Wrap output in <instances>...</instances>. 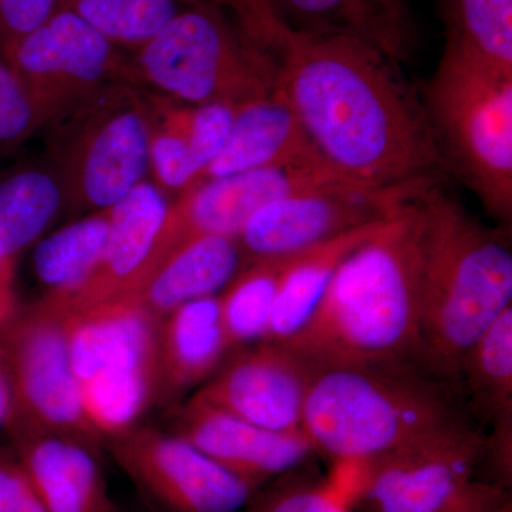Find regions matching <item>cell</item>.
<instances>
[{
	"label": "cell",
	"mask_w": 512,
	"mask_h": 512,
	"mask_svg": "<svg viewBox=\"0 0 512 512\" xmlns=\"http://www.w3.org/2000/svg\"><path fill=\"white\" fill-rule=\"evenodd\" d=\"M146 89L188 106L241 107L275 90L278 57L248 39L212 0H198L134 52Z\"/></svg>",
	"instance_id": "cell-7"
},
{
	"label": "cell",
	"mask_w": 512,
	"mask_h": 512,
	"mask_svg": "<svg viewBox=\"0 0 512 512\" xmlns=\"http://www.w3.org/2000/svg\"><path fill=\"white\" fill-rule=\"evenodd\" d=\"M232 352L218 296L175 309L158 328L156 400L177 402L192 387L207 383Z\"/></svg>",
	"instance_id": "cell-18"
},
{
	"label": "cell",
	"mask_w": 512,
	"mask_h": 512,
	"mask_svg": "<svg viewBox=\"0 0 512 512\" xmlns=\"http://www.w3.org/2000/svg\"><path fill=\"white\" fill-rule=\"evenodd\" d=\"M198 0H60L114 45L137 52Z\"/></svg>",
	"instance_id": "cell-29"
},
{
	"label": "cell",
	"mask_w": 512,
	"mask_h": 512,
	"mask_svg": "<svg viewBox=\"0 0 512 512\" xmlns=\"http://www.w3.org/2000/svg\"><path fill=\"white\" fill-rule=\"evenodd\" d=\"M446 171L504 224L512 218V73L444 47L423 99Z\"/></svg>",
	"instance_id": "cell-5"
},
{
	"label": "cell",
	"mask_w": 512,
	"mask_h": 512,
	"mask_svg": "<svg viewBox=\"0 0 512 512\" xmlns=\"http://www.w3.org/2000/svg\"><path fill=\"white\" fill-rule=\"evenodd\" d=\"M19 309L15 289V259L0 255V333L18 315Z\"/></svg>",
	"instance_id": "cell-38"
},
{
	"label": "cell",
	"mask_w": 512,
	"mask_h": 512,
	"mask_svg": "<svg viewBox=\"0 0 512 512\" xmlns=\"http://www.w3.org/2000/svg\"><path fill=\"white\" fill-rule=\"evenodd\" d=\"M158 338L128 350L80 383L84 416L101 441L137 426L157 396Z\"/></svg>",
	"instance_id": "cell-22"
},
{
	"label": "cell",
	"mask_w": 512,
	"mask_h": 512,
	"mask_svg": "<svg viewBox=\"0 0 512 512\" xmlns=\"http://www.w3.org/2000/svg\"><path fill=\"white\" fill-rule=\"evenodd\" d=\"M430 181L384 190L336 183L293 192L251 215L237 237L239 247L247 262L308 251L386 220Z\"/></svg>",
	"instance_id": "cell-12"
},
{
	"label": "cell",
	"mask_w": 512,
	"mask_h": 512,
	"mask_svg": "<svg viewBox=\"0 0 512 512\" xmlns=\"http://www.w3.org/2000/svg\"><path fill=\"white\" fill-rule=\"evenodd\" d=\"M276 15L293 35L340 36L382 50L396 62L416 42L406 0H271Z\"/></svg>",
	"instance_id": "cell-19"
},
{
	"label": "cell",
	"mask_w": 512,
	"mask_h": 512,
	"mask_svg": "<svg viewBox=\"0 0 512 512\" xmlns=\"http://www.w3.org/2000/svg\"><path fill=\"white\" fill-rule=\"evenodd\" d=\"M384 221V220H383ZM382 222V221H380ZM380 222L299 252L282 279L266 342H286L311 318L340 262L376 231Z\"/></svg>",
	"instance_id": "cell-23"
},
{
	"label": "cell",
	"mask_w": 512,
	"mask_h": 512,
	"mask_svg": "<svg viewBox=\"0 0 512 512\" xmlns=\"http://www.w3.org/2000/svg\"><path fill=\"white\" fill-rule=\"evenodd\" d=\"M458 421L446 390L409 362L338 363L316 370L302 433L315 453L360 464Z\"/></svg>",
	"instance_id": "cell-4"
},
{
	"label": "cell",
	"mask_w": 512,
	"mask_h": 512,
	"mask_svg": "<svg viewBox=\"0 0 512 512\" xmlns=\"http://www.w3.org/2000/svg\"><path fill=\"white\" fill-rule=\"evenodd\" d=\"M173 433L255 490L302 466L313 450L303 433L255 426L192 396L174 414Z\"/></svg>",
	"instance_id": "cell-15"
},
{
	"label": "cell",
	"mask_w": 512,
	"mask_h": 512,
	"mask_svg": "<svg viewBox=\"0 0 512 512\" xmlns=\"http://www.w3.org/2000/svg\"><path fill=\"white\" fill-rule=\"evenodd\" d=\"M43 126L45 116L28 87L0 59V148L18 146Z\"/></svg>",
	"instance_id": "cell-32"
},
{
	"label": "cell",
	"mask_w": 512,
	"mask_h": 512,
	"mask_svg": "<svg viewBox=\"0 0 512 512\" xmlns=\"http://www.w3.org/2000/svg\"><path fill=\"white\" fill-rule=\"evenodd\" d=\"M440 512H512L507 488L476 481L466 495Z\"/></svg>",
	"instance_id": "cell-37"
},
{
	"label": "cell",
	"mask_w": 512,
	"mask_h": 512,
	"mask_svg": "<svg viewBox=\"0 0 512 512\" xmlns=\"http://www.w3.org/2000/svg\"><path fill=\"white\" fill-rule=\"evenodd\" d=\"M170 205L160 188L141 181L110 208L106 248L89 279L72 295L47 296L67 311L136 296Z\"/></svg>",
	"instance_id": "cell-16"
},
{
	"label": "cell",
	"mask_w": 512,
	"mask_h": 512,
	"mask_svg": "<svg viewBox=\"0 0 512 512\" xmlns=\"http://www.w3.org/2000/svg\"><path fill=\"white\" fill-rule=\"evenodd\" d=\"M245 264L237 238H194L175 248L134 298L161 322L185 303L217 296Z\"/></svg>",
	"instance_id": "cell-21"
},
{
	"label": "cell",
	"mask_w": 512,
	"mask_h": 512,
	"mask_svg": "<svg viewBox=\"0 0 512 512\" xmlns=\"http://www.w3.org/2000/svg\"><path fill=\"white\" fill-rule=\"evenodd\" d=\"M346 183L323 160L259 168L192 184L170 205L158 235L148 275L184 242L205 235L237 238L245 222L268 202L293 192ZM350 184V183H348Z\"/></svg>",
	"instance_id": "cell-13"
},
{
	"label": "cell",
	"mask_w": 512,
	"mask_h": 512,
	"mask_svg": "<svg viewBox=\"0 0 512 512\" xmlns=\"http://www.w3.org/2000/svg\"><path fill=\"white\" fill-rule=\"evenodd\" d=\"M228 13L256 46L278 57L292 33L276 15L271 0H212Z\"/></svg>",
	"instance_id": "cell-34"
},
{
	"label": "cell",
	"mask_w": 512,
	"mask_h": 512,
	"mask_svg": "<svg viewBox=\"0 0 512 512\" xmlns=\"http://www.w3.org/2000/svg\"><path fill=\"white\" fill-rule=\"evenodd\" d=\"M109 210L67 225L37 245L33 264L46 295L69 296L92 275L109 237Z\"/></svg>",
	"instance_id": "cell-25"
},
{
	"label": "cell",
	"mask_w": 512,
	"mask_h": 512,
	"mask_svg": "<svg viewBox=\"0 0 512 512\" xmlns=\"http://www.w3.org/2000/svg\"><path fill=\"white\" fill-rule=\"evenodd\" d=\"M146 87H101L50 123V156L67 214L110 210L150 168Z\"/></svg>",
	"instance_id": "cell-6"
},
{
	"label": "cell",
	"mask_w": 512,
	"mask_h": 512,
	"mask_svg": "<svg viewBox=\"0 0 512 512\" xmlns=\"http://www.w3.org/2000/svg\"><path fill=\"white\" fill-rule=\"evenodd\" d=\"M484 437L464 421L357 464L359 512H440L473 487Z\"/></svg>",
	"instance_id": "cell-10"
},
{
	"label": "cell",
	"mask_w": 512,
	"mask_h": 512,
	"mask_svg": "<svg viewBox=\"0 0 512 512\" xmlns=\"http://www.w3.org/2000/svg\"><path fill=\"white\" fill-rule=\"evenodd\" d=\"M63 320V306L45 295L32 305L20 306L0 333V353L12 389L5 427L45 431L103 448L84 416Z\"/></svg>",
	"instance_id": "cell-8"
},
{
	"label": "cell",
	"mask_w": 512,
	"mask_h": 512,
	"mask_svg": "<svg viewBox=\"0 0 512 512\" xmlns=\"http://www.w3.org/2000/svg\"><path fill=\"white\" fill-rule=\"evenodd\" d=\"M446 45L512 73V0H441Z\"/></svg>",
	"instance_id": "cell-27"
},
{
	"label": "cell",
	"mask_w": 512,
	"mask_h": 512,
	"mask_svg": "<svg viewBox=\"0 0 512 512\" xmlns=\"http://www.w3.org/2000/svg\"><path fill=\"white\" fill-rule=\"evenodd\" d=\"M461 377L478 412L491 426L512 419V306L468 348Z\"/></svg>",
	"instance_id": "cell-26"
},
{
	"label": "cell",
	"mask_w": 512,
	"mask_h": 512,
	"mask_svg": "<svg viewBox=\"0 0 512 512\" xmlns=\"http://www.w3.org/2000/svg\"><path fill=\"white\" fill-rule=\"evenodd\" d=\"M45 116L46 126L114 83L144 87L134 57L79 15L59 8L3 57Z\"/></svg>",
	"instance_id": "cell-9"
},
{
	"label": "cell",
	"mask_w": 512,
	"mask_h": 512,
	"mask_svg": "<svg viewBox=\"0 0 512 512\" xmlns=\"http://www.w3.org/2000/svg\"><path fill=\"white\" fill-rule=\"evenodd\" d=\"M8 433L47 512H119L101 468L100 447L45 431Z\"/></svg>",
	"instance_id": "cell-17"
},
{
	"label": "cell",
	"mask_w": 512,
	"mask_h": 512,
	"mask_svg": "<svg viewBox=\"0 0 512 512\" xmlns=\"http://www.w3.org/2000/svg\"><path fill=\"white\" fill-rule=\"evenodd\" d=\"M439 183L420 192L419 357L436 377L458 380L468 348L512 306V251L503 232L474 220Z\"/></svg>",
	"instance_id": "cell-3"
},
{
	"label": "cell",
	"mask_w": 512,
	"mask_h": 512,
	"mask_svg": "<svg viewBox=\"0 0 512 512\" xmlns=\"http://www.w3.org/2000/svg\"><path fill=\"white\" fill-rule=\"evenodd\" d=\"M308 160L322 158L289 104L275 89L268 96L238 107L224 150L200 181Z\"/></svg>",
	"instance_id": "cell-20"
},
{
	"label": "cell",
	"mask_w": 512,
	"mask_h": 512,
	"mask_svg": "<svg viewBox=\"0 0 512 512\" xmlns=\"http://www.w3.org/2000/svg\"><path fill=\"white\" fill-rule=\"evenodd\" d=\"M150 111V168L167 191L183 192L200 180L188 130L191 106L163 94L147 93Z\"/></svg>",
	"instance_id": "cell-30"
},
{
	"label": "cell",
	"mask_w": 512,
	"mask_h": 512,
	"mask_svg": "<svg viewBox=\"0 0 512 512\" xmlns=\"http://www.w3.org/2000/svg\"><path fill=\"white\" fill-rule=\"evenodd\" d=\"M296 255L247 262L218 296L222 322L232 349L265 339L279 286Z\"/></svg>",
	"instance_id": "cell-24"
},
{
	"label": "cell",
	"mask_w": 512,
	"mask_h": 512,
	"mask_svg": "<svg viewBox=\"0 0 512 512\" xmlns=\"http://www.w3.org/2000/svg\"><path fill=\"white\" fill-rule=\"evenodd\" d=\"M59 8L60 0H0V59Z\"/></svg>",
	"instance_id": "cell-35"
},
{
	"label": "cell",
	"mask_w": 512,
	"mask_h": 512,
	"mask_svg": "<svg viewBox=\"0 0 512 512\" xmlns=\"http://www.w3.org/2000/svg\"><path fill=\"white\" fill-rule=\"evenodd\" d=\"M63 207L60 185L53 174L20 171L0 183V255L15 259Z\"/></svg>",
	"instance_id": "cell-28"
},
{
	"label": "cell",
	"mask_w": 512,
	"mask_h": 512,
	"mask_svg": "<svg viewBox=\"0 0 512 512\" xmlns=\"http://www.w3.org/2000/svg\"><path fill=\"white\" fill-rule=\"evenodd\" d=\"M0 512H47L10 446H0Z\"/></svg>",
	"instance_id": "cell-36"
},
{
	"label": "cell",
	"mask_w": 512,
	"mask_h": 512,
	"mask_svg": "<svg viewBox=\"0 0 512 512\" xmlns=\"http://www.w3.org/2000/svg\"><path fill=\"white\" fill-rule=\"evenodd\" d=\"M104 447L156 512H241L256 491L190 441L156 427L137 424Z\"/></svg>",
	"instance_id": "cell-11"
},
{
	"label": "cell",
	"mask_w": 512,
	"mask_h": 512,
	"mask_svg": "<svg viewBox=\"0 0 512 512\" xmlns=\"http://www.w3.org/2000/svg\"><path fill=\"white\" fill-rule=\"evenodd\" d=\"M399 64L340 36L292 33L279 53L275 89L346 183L384 190L446 173L423 100Z\"/></svg>",
	"instance_id": "cell-1"
},
{
	"label": "cell",
	"mask_w": 512,
	"mask_h": 512,
	"mask_svg": "<svg viewBox=\"0 0 512 512\" xmlns=\"http://www.w3.org/2000/svg\"><path fill=\"white\" fill-rule=\"evenodd\" d=\"M295 471L256 490L241 512H350L328 485Z\"/></svg>",
	"instance_id": "cell-31"
},
{
	"label": "cell",
	"mask_w": 512,
	"mask_h": 512,
	"mask_svg": "<svg viewBox=\"0 0 512 512\" xmlns=\"http://www.w3.org/2000/svg\"><path fill=\"white\" fill-rule=\"evenodd\" d=\"M237 110L238 107L225 103L191 106L188 140L192 156L200 170V180L212 161L224 150L231 136Z\"/></svg>",
	"instance_id": "cell-33"
},
{
	"label": "cell",
	"mask_w": 512,
	"mask_h": 512,
	"mask_svg": "<svg viewBox=\"0 0 512 512\" xmlns=\"http://www.w3.org/2000/svg\"><path fill=\"white\" fill-rule=\"evenodd\" d=\"M426 185L343 258L311 318L282 343L320 366L419 357Z\"/></svg>",
	"instance_id": "cell-2"
},
{
	"label": "cell",
	"mask_w": 512,
	"mask_h": 512,
	"mask_svg": "<svg viewBox=\"0 0 512 512\" xmlns=\"http://www.w3.org/2000/svg\"><path fill=\"white\" fill-rule=\"evenodd\" d=\"M318 363L282 342L228 356L194 396L264 429L302 433L303 409Z\"/></svg>",
	"instance_id": "cell-14"
},
{
	"label": "cell",
	"mask_w": 512,
	"mask_h": 512,
	"mask_svg": "<svg viewBox=\"0 0 512 512\" xmlns=\"http://www.w3.org/2000/svg\"><path fill=\"white\" fill-rule=\"evenodd\" d=\"M10 410H12V389H10L8 369L0 353V427L5 426L8 421Z\"/></svg>",
	"instance_id": "cell-39"
}]
</instances>
